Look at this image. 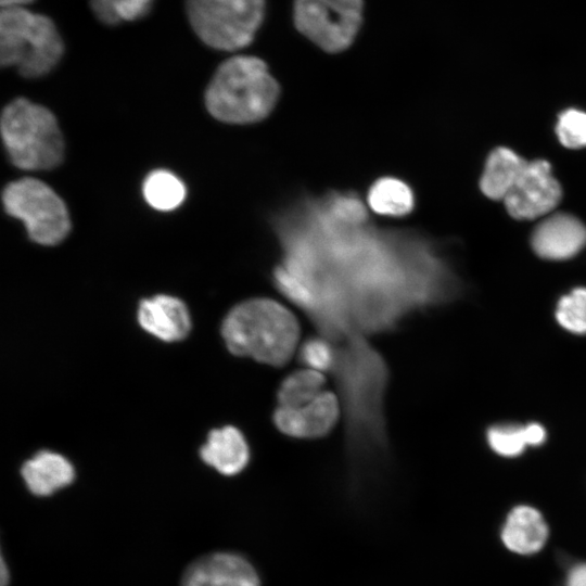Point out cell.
I'll use <instances>...</instances> for the list:
<instances>
[{
  "label": "cell",
  "instance_id": "6da1fadb",
  "mask_svg": "<svg viewBox=\"0 0 586 586\" xmlns=\"http://www.w3.org/2000/svg\"><path fill=\"white\" fill-rule=\"evenodd\" d=\"M221 334L233 355L281 367L292 358L301 330L290 309L275 300L258 297L231 308Z\"/></svg>",
  "mask_w": 586,
  "mask_h": 586
},
{
  "label": "cell",
  "instance_id": "7a4b0ae2",
  "mask_svg": "<svg viewBox=\"0 0 586 586\" xmlns=\"http://www.w3.org/2000/svg\"><path fill=\"white\" fill-rule=\"evenodd\" d=\"M279 93V85L262 59L237 55L215 72L205 91V104L218 120L249 124L267 117Z\"/></svg>",
  "mask_w": 586,
  "mask_h": 586
},
{
  "label": "cell",
  "instance_id": "3957f363",
  "mask_svg": "<svg viewBox=\"0 0 586 586\" xmlns=\"http://www.w3.org/2000/svg\"><path fill=\"white\" fill-rule=\"evenodd\" d=\"M1 136L11 163L21 169H50L63 160L64 141L55 116L27 99H15L4 107Z\"/></svg>",
  "mask_w": 586,
  "mask_h": 586
},
{
  "label": "cell",
  "instance_id": "277c9868",
  "mask_svg": "<svg viewBox=\"0 0 586 586\" xmlns=\"http://www.w3.org/2000/svg\"><path fill=\"white\" fill-rule=\"evenodd\" d=\"M63 40L53 21L24 7L2 9L0 63L25 77L48 74L61 60Z\"/></svg>",
  "mask_w": 586,
  "mask_h": 586
},
{
  "label": "cell",
  "instance_id": "5b68a950",
  "mask_svg": "<svg viewBox=\"0 0 586 586\" xmlns=\"http://www.w3.org/2000/svg\"><path fill=\"white\" fill-rule=\"evenodd\" d=\"M186 11L205 44L235 51L253 41L264 21L266 0H187Z\"/></svg>",
  "mask_w": 586,
  "mask_h": 586
},
{
  "label": "cell",
  "instance_id": "8992f818",
  "mask_svg": "<svg viewBox=\"0 0 586 586\" xmlns=\"http://www.w3.org/2000/svg\"><path fill=\"white\" fill-rule=\"evenodd\" d=\"M5 212L26 227L29 238L43 245L63 241L69 232L71 220L63 200L44 182L23 178L10 182L3 190Z\"/></svg>",
  "mask_w": 586,
  "mask_h": 586
},
{
  "label": "cell",
  "instance_id": "52a82bcc",
  "mask_svg": "<svg viewBox=\"0 0 586 586\" xmlns=\"http://www.w3.org/2000/svg\"><path fill=\"white\" fill-rule=\"evenodd\" d=\"M362 0H294L296 29L320 49L336 53L355 40L362 23Z\"/></svg>",
  "mask_w": 586,
  "mask_h": 586
},
{
  "label": "cell",
  "instance_id": "ba28073f",
  "mask_svg": "<svg viewBox=\"0 0 586 586\" xmlns=\"http://www.w3.org/2000/svg\"><path fill=\"white\" fill-rule=\"evenodd\" d=\"M561 186L545 160L528 162L504 199L507 212L515 219H535L550 213L560 202Z\"/></svg>",
  "mask_w": 586,
  "mask_h": 586
},
{
  "label": "cell",
  "instance_id": "9c48e42d",
  "mask_svg": "<svg viewBox=\"0 0 586 586\" xmlns=\"http://www.w3.org/2000/svg\"><path fill=\"white\" fill-rule=\"evenodd\" d=\"M341 408L336 395L323 391L310 403L296 407L278 406L272 420L277 429L295 438L326 436L337 423Z\"/></svg>",
  "mask_w": 586,
  "mask_h": 586
},
{
  "label": "cell",
  "instance_id": "30bf717a",
  "mask_svg": "<svg viewBox=\"0 0 586 586\" xmlns=\"http://www.w3.org/2000/svg\"><path fill=\"white\" fill-rule=\"evenodd\" d=\"M586 245V227L570 214H555L544 219L532 234L535 253L550 260L575 256Z\"/></svg>",
  "mask_w": 586,
  "mask_h": 586
},
{
  "label": "cell",
  "instance_id": "8fae6325",
  "mask_svg": "<svg viewBox=\"0 0 586 586\" xmlns=\"http://www.w3.org/2000/svg\"><path fill=\"white\" fill-rule=\"evenodd\" d=\"M259 579L252 563L234 552H216L191 563L181 578V586H233Z\"/></svg>",
  "mask_w": 586,
  "mask_h": 586
},
{
  "label": "cell",
  "instance_id": "7c38bea8",
  "mask_svg": "<svg viewBox=\"0 0 586 586\" xmlns=\"http://www.w3.org/2000/svg\"><path fill=\"white\" fill-rule=\"evenodd\" d=\"M138 320L145 331L166 342L184 339L191 328L183 302L164 294L141 301Z\"/></svg>",
  "mask_w": 586,
  "mask_h": 586
},
{
  "label": "cell",
  "instance_id": "4fadbf2b",
  "mask_svg": "<svg viewBox=\"0 0 586 586\" xmlns=\"http://www.w3.org/2000/svg\"><path fill=\"white\" fill-rule=\"evenodd\" d=\"M200 453L206 464L224 475L242 472L251 456L243 434L232 425L211 431Z\"/></svg>",
  "mask_w": 586,
  "mask_h": 586
},
{
  "label": "cell",
  "instance_id": "5bb4252c",
  "mask_svg": "<svg viewBox=\"0 0 586 586\" xmlns=\"http://www.w3.org/2000/svg\"><path fill=\"white\" fill-rule=\"evenodd\" d=\"M548 527L543 515L528 506H518L510 511L501 531L505 546L517 553L531 555L545 545Z\"/></svg>",
  "mask_w": 586,
  "mask_h": 586
},
{
  "label": "cell",
  "instance_id": "9a60e30c",
  "mask_svg": "<svg viewBox=\"0 0 586 586\" xmlns=\"http://www.w3.org/2000/svg\"><path fill=\"white\" fill-rule=\"evenodd\" d=\"M22 476L33 494L49 496L71 484L75 471L63 456L52 451H40L24 463Z\"/></svg>",
  "mask_w": 586,
  "mask_h": 586
},
{
  "label": "cell",
  "instance_id": "2e32d148",
  "mask_svg": "<svg viewBox=\"0 0 586 586\" xmlns=\"http://www.w3.org/2000/svg\"><path fill=\"white\" fill-rule=\"evenodd\" d=\"M527 161L511 149L499 146L488 155L480 180L484 195L504 200L524 171Z\"/></svg>",
  "mask_w": 586,
  "mask_h": 586
},
{
  "label": "cell",
  "instance_id": "e0dca14e",
  "mask_svg": "<svg viewBox=\"0 0 586 586\" xmlns=\"http://www.w3.org/2000/svg\"><path fill=\"white\" fill-rule=\"evenodd\" d=\"M546 440V431L539 423L496 424L487 431V443L498 455L515 457L527 446H539Z\"/></svg>",
  "mask_w": 586,
  "mask_h": 586
},
{
  "label": "cell",
  "instance_id": "ac0fdd59",
  "mask_svg": "<svg viewBox=\"0 0 586 586\" xmlns=\"http://www.w3.org/2000/svg\"><path fill=\"white\" fill-rule=\"evenodd\" d=\"M324 384L323 372L309 368L296 370L281 382L277 393L278 406L289 408L304 406L323 392Z\"/></svg>",
  "mask_w": 586,
  "mask_h": 586
},
{
  "label": "cell",
  "instance_id": "d6986e66",
  "mask_svg": "<svg viewBox=\"0 0 586 586\" xmlns=\"http://www.w3.org/2000/svg\"><path fill=\"white\" fill-rule=\"evenodd\" d=\"M368 201L370 207L381 215L403 216L413 207L410 188L396 178L378 180L369 191Z\"/></svg>",
  "mask_w": 586,
  "mask_h": 586
},
{
  "label": "cell",
  "instance_id": "ffe728a7",
  "mask_svg": "<svg viewBox=\"0 0 586 586\" xmlns=\"http://www.w3.org/2000/svg\"><path fill=\"white\" fill-rule=\"evenodd\" d=\"M142 191L145 201L158 211L175 209L186 198L183 182L165 169L150 173L143 182Z\"/></svg>",
  "mask_w": 586,
  "mask_h": 586
},
{
  "label": "cell",
  "instance_id": "44dd1931",
  "mask_svg": "<svg viewBox=\"0 0 586 586\" xmlns=\"http://www.w3.org/2000/svg\"><path fill=\"white\" fill-rule=\"evenodd\" d=\"M153 0H91L90 5L104 24L115 25L120 22L136 21L144 16Z\"/></svg>",
  "mask_w": 586,
  "mask_h": 586
},
{
  "label": "cell",
  "instance_id": "7402d4cb",
  "mask_svg": "<svg viewBox=\"0 0 586 586\" xmlns=\"http://www.w3.org/2000/svg\"><path fill=\"white\" fill-rule=\"evenodd\" d=\"M556 319L571 333H586V288H575L559 300Z\"/></svg>",
  "mask_w": 586,
  "mask_h": 586
},
{
  "label": "cell",
  "instance_id": "603a6c76",
  "mask_svg": "<svg viewBox=\"0 0 586 586\" xmlns=\"http://www.w3.org/2000/svg\"><path fill=\"white\" fill-rule=\"evenodd\" d=\"M556 132L565 148L586 146V113L575 109L564 111L559 116Z\"/></svg>",
  "mask_w": 586,
  "mask_h": 586
},
{
  "label": "cell",
  "instance_id": "cb8c5ba5",
  "mask_svg": "<svg viewBox=\"0 0 586 586\" xmlns=\"http://www.w3.org/2000/svg\"><path fill=\"white\" fill-rule=\"evenodd\" d=\"M300 359L307 368L324 372L333 368L336 353L329 341L310 337L301 346Z\"/></svg>",
  "mask_w": 586,
  "mask_h": 586
},
{
  "label": "cell",
  "instance_id": "d4e9b609",
  "mask_svg": "<svg viewBox=\"0 0 586 586\" xmlns=\"http://www.w3.org/2000/svg\"><path fill=\"white\" fill-rule=\"evenodd\" d=\"M566 586H586V563H578L570 570Z\"/></svg>",
  "mask_w": 586,
  "mask_h": 586
},
{
  "label": "cell",
  "instance_id": "484cf974",
  "mask_svg": "<svg viewBox=\"0 0 586 586\" xmlns=\"http://www.w3.org/2000/svg\"><path fill=\"white\" fill-rule=\"evenodd\" d=\"M31 1L34 0H0V4L2 9H5V8L24 7L25 4Z\"/></svg>",
  "mask_w": 586,
  "mask_h": 586
},
{
  "label": "cell",
  "instance_id": "4316f807",
  "mask_svg": "<svg viewBox=\"0 0 586 586\" xmlns=\"http://www.w3.org/2000/svg\"><path fill=\"white\" fill-rule=\"evenodd\" d=\"M233 586H260V579L247 581V582L235 584Z\"/></svg>",
  "mask_w": 586,
  "mask_h": 586
}]
</instances>
